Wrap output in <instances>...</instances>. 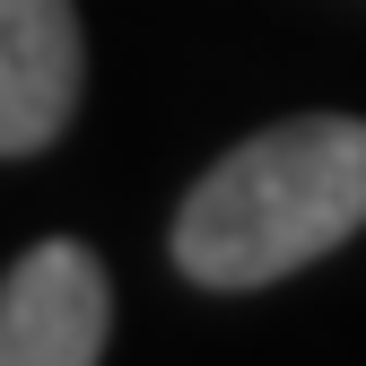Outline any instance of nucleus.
Listing matches in <instances>:
<instances>
[{"mask_svg": "<svg viewBox=\"0 0 366 366\" xmlns=\"http://www.w3.org/2000/svg\"><path fill=\"white\" fill-rule=\"evenodd\" d=\"M366 227V122L288 114L236 140L174 209V270L201 288H270Z\"/></svg>", "mask_w": 366, "mask_h": 366, "instance_id": "nucleus-1", "label": "nucleus"}, {"mask_svg": "<svg viewBox=\"0 0 366 366\" xmlns=\"http://www.w3.org/2000/svg\"><path fill=\"white\" fill-rule=\"evenodd\" d=\"M114 340L105 262L79 236H44L0 280V366H97Z\"/></svg>", "mask_w": 366, "mask_h": 366, "instance_id": "nucleus-2", "label": "nucleus"}, {"mask_svg": "<svg viewBox=\"0 0 366 366\" xmlns=\"http://www.w3.org/2000/svg\"><path fill=\"white\" fill-rule=\"evenodd\" d=\"M87 35L70 0H0V157H35L79 114Z\"/></svg>", "mask_w": 366, "mask_h": 366, "instance_id": "nucleus-3", "label": "nucleus"}]
</instances>
